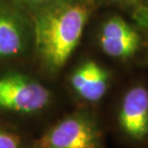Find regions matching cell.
Returning <instances> with one entry per match:
<instances>
[{"label": "cell", "instance_id": "cell-8", "mask_svg": "<svg viewBox=\"0 0 148 148\" xmlns=\"http://www.w3.org/2000/svg\"><path fill=\"white\" fill-rule=\"evenodd\" d=\"M0 148H20L19 138L13 133L0 128Z\"/></svg>", "mask_w": 148, "mask_h": 148}, {"label": "cell", "instance_id": "cell-2", "mask_svg": "<svg viewBox=\"0 0 148 148\" xmlns=\"http://www.w3.org/2000/svg\"><path fill=\"white\" fill-rule=\"evenodd\" d=\"M34 148H106L92 115L78 112L63 118L35 143Z\"/></svg>", "mask_w": 148, "mask_h": 148}, {"label": "cell", "instance_id": "cell-12", "mask_svg": "<svg viewBox=\"0 0 148 148\" xmlns=\"http://www.w3.org/2000/svg\"><path fill=\"white\" fill-rule=\"evenodd\" d=\"M147 3H148V0H147Z\"/></svg>", "mask_w": 148, "mask_h": 148}, {"label": "cell", "instance_id": "cell-9", "mask_svg": "<svg viewBox=\"0 0 148 148\" xmlns=\"http://www.w3.org/2000/svg\"><path fill=\"white\" fill-rule=\"evenodd\" d=\"M134 18L140 28L148 31V7L138 5L134 12Z\"/></svg>", "mask_w": 148, "mask_h": 148}, {"label": "cell", "instance_id": "cell-7", "mask_svg": "<svg viewBox=\"0 0 148 148\" xmlns=\"http://www.w3.org/2000/svg\"><path fill=\"white\" fill-rule=\"evenodd\" d=\"M24 45V30L19 19L13 14L0 11V57L18 54Z\"/></svg>", "mask_w": 148, "mask_h": 148}, {"label": "cell", "instance_id": "cell-4", "mask_svg": "<svg viewBox=\"0 0 148 148\" xmlns=\"http://www.w3.org/2000/svg\"><path fill=\"white\" fill-rule=\"evenodd\" d=\"M50 92L40 83L20 74L0 77V107L17 112H38L48 104Z\"/></svg>", "mask_w": 148, "mask_h": 148}, {"label": "cell", "instance_id": "cell-5", "mask_svg": "<svg viewBox=\"0 0 148 148\" xmlns=\"http://www.w3.org/2000/svg\"><path fill=\"white\" fill-rule=\"evenodd\" d=\"M99 41L106 55L125 61L137 54L141 38L138 31L122 17L112 16L103 24Z\"/></svg>", "mask_w": 148, "mask_h": 148}, {"label": "cell", "instance_id": "cell-6", "mask_svg": "<svg viewBox=\"0 0 148 148\" xmlns=\"http://www.w3.org/2000/svg\"><path fill=\"white\" fill-rule=\"evenodd\" d=\"M111 75L107 69L94 61L83 63L70 77L73 90L88 102H98L107 93Z\"/></svg>", "mask_w": 148, "mask_h": 148}, {"label": "cell", "instance_id": "cell-11", "mask_svg": "<svg viewBox=\"0 0 148 148\" xmlns=\"http://www.w3.org/2000/svg\"><path fill=\"white\" fill-rule=\"evenodd\" d=\"M109 1L115 2V3H123V4L135 5L136 7L138 6V0H109Z\"/></svg>", "mask_w": 148, "mask_h": 148}, {"label": "cell", "instance_id": "cell-1", "mask_svg": "<svg viewBox=\"0 0 148 148\" xmlns=\"http://www.w3.org/2000/svg\"><path fill=\"white\" fill-rule=\"evenodd\" d=\"M92 10L90 0H51L35 19L38 53L52 69L63 67L78 45Z\"/></svg>", "mask_w": 148, "mask_h": 148}, {"label": "cell", "instance_id": "cell-10", "mask_svg": "<svg viewBox=\"0 0 148 148\" xmlns=\"http://www.w3.org/2000/svg\"><path fill=\"white\" fill-rule=\"evenodd\" d=\"M20 1L25 3V4L32 5V6H43L46 3L50 2L51 0H20Z\"/></svg>", "mask_w": 148, "mask_h": 148}, {"label": "cell", "instance_id": "cell-3", "mask_svg": "<svg viewBox=\"0 0 148 148\" xmlns=\"http://www.w3.org/2000/svg\"><path fill=\"white\" fill-rule=\"evenodd\" d=\"M117 126L130 145H148V90L144 86L135 85L124 93L118 108Z\"/></svg>", "mask_w": 148, "mask_h": 148}]
</instances>
